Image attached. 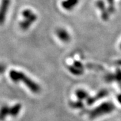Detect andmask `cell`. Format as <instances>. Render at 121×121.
<instances>
[{
	"label": "cell",
	"mask_w": 121,
	"mask_h": 121,
	"mask_svg": "<svg viewBox=\"0 0 121 121\" xmlns=\"http://www.w3.org/2000/svg\"><path fill=\"white\" fill-rule=\"evenodd\" d=\"M9 78L14 82L24 83L27 87H28L32 92L34 94H39L41 91V87L38 83L35 82L32 79L28 78L26 74L21 71H17L16 70H12L9 71Z\"/></svg>",
	"instance_id": "1"
},
{
	"label": "cell",
	"mask_w": 121,
	"mask_h": 121,
	"mask_svg": "<svg viewBox=\"0 0 121 121\" xmlns=\"http://www.w3.org/2000/svg\"><path fill=\"white\" fill-rule=\"evenodd\" d=\"M114 109L115 106L112 102H104L100 104L97 108L93 109L91 111H90L89 113V117L91 119H95V118L111 113L114 111Z\"/></svg>",
	"instance_id": "2"
},
{
	"label": "cell",
	"mask_w": 121,
	"mask_h": 121,
	"mask_svg": "<svg viewBox=\"0 0 121 121\" xmlns=\"http://www.w3.org/2000/svg\"><path fill=\"white\" fill-rule=\"evenodd\" d=\"M22 16L24 20L20 23V27L22 30H28L30 26L36 20L37 16L30 9H25L22 12Z\"/></svg>",
	"instance_id": "3"
},
{
	"label": "cell",
	"mask_w": 121,
	"mask_h": 121,
	"mask_svg": "<svg viewBox=\"0 0 121 121\" xmlns=\"http://www.w3.org/2000/svg\"><path fill=\"white\" fill-rule=\"evenodd\" d=\"M9 4L10 0H3L1 2V5L0 7V24H2L4 22Z\"/></svg>",
	"instance_id": "4"
},
{
	"label": "cell",
	"mask_w": 121,
	"mask_h": 121,
	"mask_svg": "<svg viewBox=\"0 0 121 121\" xmlns=\"http://www.w3.org/2000/svg\"><path fill=\"white\" fill-rule=\"evenodd\" d=\"M107 94H108V91L106 90L100 91L95 96H94V97H89L87 99V105H91V104H94L95 101L104 98V96L106 95Z\"/></svg>",
	"instance_id": "5"
},
{
	"label": "cell",
	"mask_w": 121,
	"mask_h": 121,
	"mask_svg": "<svg viewBox=\"0 0 121 121\" xmlns=\"http://www.w3.org/2000/svg\"><path fill=\"white\" fill-rule=\"evenodd\" d=\"M79 0H65L61 3V6L66 10H71L78 4Z\"/></svg>",
	"instance_id": "6"
},
{
	"label": "cell",
	"mask_w": 121,
	"mask_h": 121,
	"mask_svg": "<svg viewBox=\"0 0 121 121\" xmlns=\"http://www.w3.org/2000/svg\"><path fill=\"white\" fill-rule=\"evenodd\" d=\"M56 35L58 36L59 39L63 42H68L70 40V35L68 32L65 29L59 28L56 30Z\"/></svg>",
	"instance_id": "7"
},
{
	"label": "cell",
	"mask_w": 121,
	"mask_h": 121,
	"mask_svg": "<svg viewBox=\"0 0 121 121\" xmlns=\"http://www.w3.org/2000/svg\"><path fill=\"white\" fill-rule=\"evenodd\" d=\"M22 109L21 104H16L9 108V116L13 117H17Z\"/></svg>",
	"instance_id": "8"
},
{
	"label": "cell",
	"mask_w": 121,
	"mask_h": 121,
	"mask_svg": "<svg viewBox=\"0 0 121 121\" xmlns=\"http://www.w3.org/2000/svg\"><path fill=\"white\" fill-rule=\"evenodd\" d=\"M9 106H3L0 108V121H4L7 116L9 114Z\"/></svg>",
	"instance_id": "9"
},
{
	"label": "cell",
	"mask_w": 121,
	"mask_h": 121,
	"mask_svg": "<svg viewBox=\"0 0 121 121\" xmlns=\"http://www.w3.org/2000/svg\"><path fill=\"white\" fill-rule=\"evenodd\" d=\"M75 95L77 96L79 100H83V99H87L89 98V94L87 92L83 90L79 89L75 91Z\"/></svg>",
	"instance_id": "10"
},
{
	"label": "cell",
	"mask_w": 121,
	"mask_h": 121,
	"mask_svg": "<svg viewBox=\"0 0 121 121\" xmlns=\"http://www.w3.org/2000/svg\"><path fill=\"white\" fill-rule=\"evenodd\" d=\"M69 71L71 73L75 75H82L83 73V69H79L75 66L69 67Z\"/></svg>",
	"instance_id": "11"
},
{
	"label": "cell",
	"mask_w": 121,
	"mask_h": 121,
	"mask_svg": "<svg viewBox=\"0 0 121 121\" xmlns=\"http://www.w3.org/2000/svg\"><path fill=\"white\" fill-rule=\"evenodd\" d=\"M69 106L72 108L78 109V108H82L83 107V104L82 100H79L76 102H71L69 103Z\"/></svg>",
	"instance_id": "12"
},
{
	"label": "cell",
	"mask_w": 121,
	"mask_h": 121,
	"mask_svg": "<svg viewBox=\"0 0 121 121\" xmlns=\"http://www.w3.org/2000/svg\"><path fill=\"white\" fill-rule=\"evenodd\" d=\"M73 66L78 67L79 69H83V65L79 62V61H74Z\"/></svg>",
	"instance_id": "13"
},
{
	"label": "cell",
	"mask_w": 121,
	"mask_h": 121,
	"mask_svg": "<svg viewBox=\"0 0 121 121\" xmlns=\"http://www.w3.org/2000/svg\"><path fill=\"white\" fill-rule=\"evenodd\" d=\"M5 68V67L4 65H2V64H0V74L4 71Z\"/></svg>",
	"instance_id": "14"
},
{
	"label": "cell",
	"mask_w": 121,
	"mask_h": 121,
	"mask_svg": "<svg viewBox=\"0 0 121 121\" xmlns=\"http://www.w3.org/2000/svg\"><path fill=\"white\" fill-rule=\"evenodd\" d=\"M117 99H118V102L121 104V94L118 95V97H117Z\"/></svg>",
	"instance_id": "15"
},
{
	"label": "cell",
	"mask_w": 121,
	"mask_h": 121,
	"mask_svg": "<svg viewBox=\"0 0 121 121\" xmlns=\"http://www.w3.org/2000/svg\"><path fill=\"white\" fill-rule=\"evenodd\" d=\"M120 47H121V46H120Z\"/></svg>",
	"instance_id": "16"
}]
</instances>
